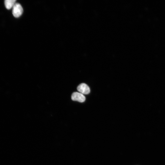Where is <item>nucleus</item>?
<instances>
[{
	"instance_id": "nucleus-1",
	"label": "nucleus",
	"mask_w": 165,
	"mask_h": 165,
	"mask_svg": "<svg viewBox=\"0 0 165 165\" xmlns=\"http://www.w3.org/2000/svg\"><path fill=\"white\" fill-rule=\"evenodd\" d=\"M23 9L20 4L16 3L13 7L12 13L15 17H19L22 14Z\"/></svg>"
},
{
	"instance_id": "nucleus-2",
	"label": "nucleus",
	"mask_w": 165,
	"mask_h": 165,
	"mask_svg": "<svg viewBox=\"0 0 165 165\" xmlns=\"http://www.w3.org/2000/svg\"><path fill=\"white\" fill-rule=\"evenodd\" d=\"M71 99L72 100L74 101L83 102L85 101L86 97L82 93L79 92H75L72 94Z\"/></svg>"
},
{
	"instance_id": "nucleus-3",
	"label": "nucleus",
	"mask_w": 165,
	"mask_h": 165,
	"mask_svg": "<svg viewBox=\"0 0 165 165\" xmlns=\"http://www.w3.org/2000/svg\"><path fill=\"white\" fill-rule=\"evenodd\" d=\"M77 90L79 93L83 94H87L90 92L89 86L84 83H82L79 85L77 87Z\"/></svg>"
},
{
	"instance_id": "nucleus-4",
	"label": "nucleus",
	"mask_w": 165,
	"mask_h": 165,
	"mask_svg": "<svg viewBox=\"0 0 165 165\" xmlns=\"http://www.w3.org/2000/svg\"><path fill=\"white\" fill-rule=\"evenodd\" d=\"M16 0H6L5 1V5L6 8L9 9L13 8L16 3Z\"/></svg>"
}]
</instances>
